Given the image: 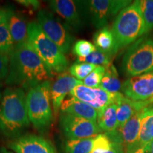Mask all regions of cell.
<instances>
[{
    "label": "cell",
    "mask_w": 153,
    "mask_h": 153,
    "mask_svg": "<svg viewBox=\"0 0 153 153\" xmlns=\"http://www.w3.org/2000/svg\"><path fill=\"white\" fill-rule=\"evenodd\" d=\"M53 74L27 41L15 45L9 56V71L5 84L28 91L50 80Z\"/></svg>",
    "instance_id": "1"
},
{
    "label": "cell",
    "mask_w": 153,
    "mask_h": 153,
    "mask_svg": "<svg viewBox=\"0 0 153 153\" xmlns=\"http://www.w3.org/2000/svg\"><path fill=\"white\" fill-rule=\"evenodd\" d=\"M30 123L25 91L20 87H7L0 101V137L16 139Z\"/></svg>",
    "instance_id": "2"
},
{
    "label": "cell",
    "mask_w": 153,
    "mask_h": 153,
    "mask_svg": "<svg viewBox=\"0 0 153 153\" xmlns=\"http://www.w3.org/2000/svg\"><path fill=\"white\" fill-rule=\"evenodd\" d=\"M51 87L52 82L47 80L30 89L26 94L28 118L34 128L41 133L48 131L53 120Z\"/></svg>",
    "instance_id": "3"
},
{
    "label": "cell",
    "mask_w": 153,
    "mask_h": 153,
    "mask_svg": "<svg viewBox=\"0 0 153 153\" xmlns=\"http://www.w3.org/2000/svg\"><path fill=\"white\" fill-rule=\"evenodd\" d=\"M111 31L118 51L135 43L144 35L145 24L138 1H134L118 13Z\"/></svg>",
    "instance_id": "4"
},
{
    "label": "cell",
    "mask_w": 153,
    "mask_h": 153,
    "mask_svg": "<svg viewBox=\"0 0 153 153\" xmlns=\"http://www.w3.org/2000/svg\"><path fill=\"white\" fill-rule=\"evenodd\" d=\"M28 42L53 73L65 72L69 61L59 47L44 33L36 22L28 24Z\"/></svg>",
    "instance_id": "5"
},
{
    "label": "cell",
    "mask_w": 153,
    "mask_h": 153,
    "mask_svg": "<svg viewBox=\"0 0 153 153\" xmlns=\"http://www.w3.org/2000/svg\"><path fill=\"white\" fill-rule=\"evenodd\" d=\"M122 68L129 77L153 71V33H147L131 44L124 55Z\"/></svg>",
    "instance_id": "6"
},
{
    "label": "cell",
    "mask_w": 153,
    "mask_h": 153,
    "mask_svg": "<svg viewBox=\"0 0 153 153\" xmlns=\"http://www.w3.org/2000/svg\"><path fill=\"white\" fill-rule=\"evenodd\" d=\"M95 28L106 27L108 21L131 4L128 0H89L78 1Z\"/></svg>",
    "instance_id": "7"
},
{
    "label": "cell",
    "mask_w": 153,
    "mask_h": 153,
    "mask_svg": "<svg viewBox=\"0 0 153 153\" xmlns=\"http://www.w3.org/2000/svg\"><path fill=\"white\" fill-rule=\"evenodd\" d=\"M36 19L44 33L56 44L64 54L68 53L73 44L74 38L62 23L47 10H40Z\"/></svg>",
    "instance_id": "8"
},
{
    "label": "cell",
    "mask_w": 153,
    "mask_h": 153,
    "mask_svg": "<svg viewBox=\"0 0 153 153\" xmlns=\"http://www.w3.org/2000/svg\"><path fill=\"white\" fill-rule=\"evenodd\" d=\"M70 95L92 107L99 113L112 104H118L123 97L121 92L112 94L101 88H91L83 85L76 86Z\"/></svg>",
    "instance_id": "9"
},
{
    "label": "cell",
    "mask_w": 153,
    "mask_h": 153,
    "mask_svg": "<svg viewBox=\"0 0 153 153\" xmlns=\"http://www.w3.org/2000/svg\"><path fill=\"white\" fill-rule=\"evenodd\" d=\"M60 127L68 140L95 137L101 133L97 122L66 114H60Z\"/></svg>",
    "instance_id": "10"
},
{
    "label": "cell",
    "mask_w": 153,
    "mask_h": 153,
    "mask_svg": "<svg viewBox=\"0 0 153 153\" xmlns=\"http://www.w3.org/2000/svg\"><path fill=\"white\" fill-rule=\"evenodd\" d=\"M121 93L134 101L150 99L153 96V71L129 77L122 85Z\"/></svg>",
    "instance_id": "11"
},
{
    "label": "cell",
    "mask_w": 153,
    "mask_h": 153,
    "mask_svg": "<svg viewBox=\"0 0 153 153\" xmlns=\"http://www.w3.org/2000/svg\"><path fill=\"white\" fill-rule=\"evenodd\" d=\"M7 147L14 153H57L50 141L33 134H25L10 140Z\"/></svg>",
    "instance_id": "12"
},
{
    "label": "cell",
    "mask_w": 153,
    "mask_h": 153,
    "mask_svg": "<svg viewBox=\"0 0 153 153\" xmlns=\"http://www.w3.org/2000/svg\"><path fill=\"white\" fill-rule=\"evenodd\" d=\"M82 84V81L74 78L70 73L62 72L60 74L55 81L52 84L51 91V102L55 116H57L60 112L65 98L68 94H70L76 86Z\"/></svg>",
    "instance_id": "13"
},
{
    "label": "cell",
    "mask_w": 153,
    "mask_h": 153,
    "mask_svg": "<svg viewBox=\"0 0 153 153\" xmlns=\"http://www.w3.org/2000/svg\"><path fill=\"white\" fill-rule=\"evenodd\" d=\"M50 8L62 17L75 30H79L83 23L79 14L78 1L72 0H51L48 1Z\"/></svg>",
    "instance_id": "14"
},
{
    "label": "cell",
    "mask_w": 153,
    "mask_h": 153,
    "mask_svg": "<svg viewBox=\"0 0 153 153\" xmlns=\"http://www.w3.org/2000/svg\"><path fill=\"white\" fill-rule=\"evenodd\" d=\"M91 153H126L120 129L99 134L94 140Z\"/></svg>",
    "instance_id": "15"
},
{
    "label": "cell",
    "mask_w": 153,
    "mask_h": 153,
    "mask_svg": "<svg viewBox=\"0 0 153 153\" xmlns=\"http://www.w3.org/2000/svg\"><path fill=\"white\" fill-rule=\"evenodd\" d=\"M61 114L73 115L74 116L97 122L98 112L89 105L70 96L65 99L60 107Z\"/></svg>",
    "instance_id": "16"
},
{
    "label": "cell",
    "mask_w": 153,
    "mask_h": 153,
    "mask_svg": "<svg viewBox=\"0 0 153 153\" xmlns=\"http://www.w3.org/2000/svg\"><path fill=\"white\" fill-rule=\"evenodd\" d=\"M145 108L134 113L131 118L126 122L122 128H120L125 152L126 150L133 147L137 142L140 130L141 120Z\"/></svg>",
    "instance_id": "17"
},
{
    "label": "cell",
    "mask_w": 153,
    "mask_h": 153,
    "mask_svg": "<svg viewBox=\"0 0 153 153\" xmlns=\"http://www.w3.org/2000/svg\"><path fill=\"white\" fill-rule=\"evenodd\" d=\"M7 24L15 45L28 41V24L24 17L12 8H9Z\"/></svg>",
    "instance_id": "18"
},
{
    "label": "cell",
    "mask_w": 153,
    "mask_h": 153,
    "mask_svg": "<svg viewBox=\"0 0 153 153\" xmlns=\"http://www.w3.org/2000/svg\"><path fill=\"white\" fill-rule=\"evenodd\" d=\"M116 109L117 104H112L98 113L97 123L101 131L111 133L118 128Z\"/></svg>",
    "instance_id": "19"
},
{
    "label": "cell",
    "mask_w": 153,
    "mask_h": 153,
    "mask_svg": "<svg viewBox=\"0 0 153 153\" xmlns=\"http://www.w3.org/2000/svg\"><path fill=\"white\" fill-rule=\"evenodd\" d=\"M93 41L97 48L113 55L118 53V49L114 34L107 26L99 29L94 35Z\"/></svg>",
    "instance_id": "20"
},
{
    "label": "cell",
    "mask_w": 153,
    "mask_h": 153,
    "mask_svg": "<svg viewBox=\"0 0 153 153\" xmlns=\"http://www.w3.org/2000/svg\"><path fill=\"white\" fill-rule=\"evenodd\" d=\"M153 140V107L145 108L141 120L138 138L133 146H143ZM129 149V148H128Z\"/></svg>",
    "instance_id": "21"
},
{
    "label": "cell",
    "mask_w": 153,
    "mask_h": 153,
    "mask_svg": "<svg viewBox=\"0 0 153 153\" xmlns=\"http://www.w3.org/2000/svg\"><path fill=\"white\" fill-rule=\"evenodd\" d=\"M105 68L106 72L101 80L100 88L109 93H119L121 90L122 85L118 78V74L116 68L112 63Z\"/></svg>",
    "instance_id": "22"
},
{
    "label": "cell",
    "mask_w": 153,
    "mask_h": 153,
    "mask_svg": "<svg viewBox=\"0 0 153 153\" xmlns=\"http://www.w3.org/2000/svg\"><path fill=\"white\" fill-rule=\"evenodd\" d=\"M95 137L67 140L65 143V153H91Z\"/></svg>",
    "instance_id": "23"
},
{
    "label": "cell",
    "mask_w": 153,
    "mask_h": 153,
    "mask_svg": "<svg viewBox=\"0 0 153 153\" xmlns=\"http://www.w3.org/2000/svg\"><path fill=\"white\" fill-rule=\"evenodd\" d=\"M114 55L104 52L96 48V50L90 55L82 58H77L76 61L80 62H87L96 66L106 67L111 64L112 57Z\"/></svg>",
    "instance_id": "24"
},
{
    "label": "cell",
    "mask_w": 153,
    "mask_h": 153,
    "mask_svg": "<svg viewBox=\"0 0 153 153\" xmlns=\"http://www.w3.org/2000/svg\"><path fill=\"white\" fill-rule=\"evenodd\" d=\"M14 48L15 44L6 21L0 24V53L9 57Z\"/></svg>",
    "instance_id": "25"
},
{
    "label": "cell",
    "mask_w": 153,
    "mask_h": 153,
    "mask_svg": "<svg viewBox=\"0 0 153 153\" xmlns=\"http://www.w3.org/2000/svg\"><path fill=\"white\" fill-rule=\"evenodd\" d=\"M137 1L144 20L145 34L149 33L153 29V0Z\"/></svg>",
    "instance_id": "26"
},
{
    "label": "cell",
    "mask_w": 153,
    "mask_h": 153,
    "mask_svg": "<svg viewBox=\"0 0 153 153\" xmlns=\"http://www.w3.org/2000/svg\"><path fill=\"white\" fill-rule=\"evenodd\" d=\"M97 66L87 62H80L76 61L69 68V73L73 77L82 81L93 71Z\"/></svg>",
    "instance_id": "27"
},
{
    "label": "cell",
    "mask_w": 153,
    "mask_h": 153,
    "mask_svg": "<svg viewBox=\"0 0 153 153\" xmlns=\"http://www.w3.org/2000/svg\"><path fill=\"white\" fill-rule=\"evenodd\" d=\"M105 72H106L105 67L97 66L85 79L82 80V84L88 87H100L101 80L103 79Z\"/></svg>",
    "instance_id": "28"
},
{
    "label": "cell",
    "mask_w": 153,
    "mask_h": 153,
    "mask_svg": "<svg viewBox=\"0 0 153 153\" xmlns=\"http://www.w3.org/2000/svg\"><path fill=\"white\" fill-rule=\"evenodd\" d=\"M95 50V45L91 42L85 40H79L74 44L72 53L74 55L77 56V58H82L90 55Z\"/></svg>",
    "instance_id": "29"
},
{
    "label": "cell",
    "mask_w": 153,
    "mask_h": 153,
    "mask_svg": "<svg viewBox=\"0 0 153 153\" xmlns=\"http://www.w3.org/2000/svg\"><path fill=\"white\" fill-rule=\"evenodd\" d=\"M9 57L0 53V81L6 79L9 71Z\"/></svg>",
    "instance_id": "30"
},
{
    "label": "cell",
    "mask_w": 153,
    "mask_h": 153,
    "mask_svg": "<svg viewBox=\"0 0 153 153\" xmlns=\"http://www.w3.org/2000/svg\"><path fill=\"white\" fill-rule=\"evenodd\" d=\"M16 1L30 11L38 10L41 6L40 1L37 0H17Z\"/></svg>",
    "instance_id": "31"
},
{
    "label": "cell",
    "mask_w": 153,
    "mask_h": 153,
    "mask_svg": "<svg viewBox=\"0 0 153 153\" xmlns=\"http://www.w3.org/2000/svg\"><path fill=\"white\" fill-rule=\"evenodd\" d=\"M126 153H151V142L143 146H133L126 150Z\"/></svg>",
    "instance_id": "32"
},
{
    "label": "cell",
    "mask_w": 153,
    "mask_h": 153,
    "mask_svg": "<svg viewBox=\"0 0 153 153\" xmlns=\"http://www.w3.org/2000/svg\"><path fill=\"white\" fill-rule=\"evenodd\" d=\"M9 8H1L0 7V24L6 22L8 19Z\"/></svg>",
    "instance_id": "33"
},
{
    "label": "cell",
    "mask_w": 153,
    "mask_h": 153,
    "mask_svg": "<svg viewBox=\"0 0 153 153\" xmlns=\"http://www.w3.org/2000/svg\"><path fill=\"white\" fill-rule=\"evenodd\" d=\"M0 153H14L11 150H9L6 148H0Z\"/></svg>",
    "instance_id": "34"
},
{
    "label": "cell",
    "mask_w": 153,
    "mask_h": 153,
    "mask_svg": "<svg viewBox=\"0 0 153 153\" xmlns=\"http://www.w3.org/2000/svg\"><path fill=\"white\" fill-rule=\"evenodd\" d=\"M2 84L0 82V101H1V99L2 98V95H3V91H2Z\"/></svg>",
    "instance_id": "35"
},
{
    "label": "cell",
    "mask_w": 153,
    "mask_h": 153,
    "mask_svg": "<svg viewBox=\"0 0 153 153\" xmlns=\"http://www.w3.org/2000/svg\"><path fill=\"white\" fill-rule=\"evenodd\" d=\"M151 153H153V140L151 142Z\"/></svg>",
    "instance_id": "36"
},
{
    "label": "cell",
    "mask_w": 153,
    "mask_h": 153,
    "mask_svg": "<svg viewBox=\"0 0 153 153\" xmlns=\"http://www.w3.org/2000/svg\"><path fill=\"white\" fill-rule=\"evenodd\" d=\"M149 100H150V103H151V104H152V106H153V96H152V97H151V98H150V99H149Z\"/></svg>",
    "instance_id": "37"
}]
</instances>
